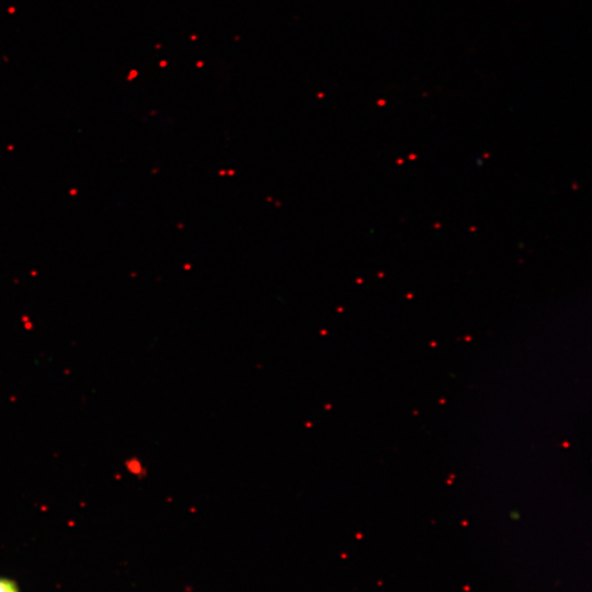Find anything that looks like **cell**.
<instances>
[{
	"label": "cell",
	"instance_id": "cell-1",
	"mask_svg": "<svg viewBox=\"0 0 592 592\" xmlns=\"http://www.w3.org/2000/svg\"><path fill=\"white\" fill-rule=\"evenodd\" d=\"M0 592H21V590L14 580L0 577Z\"/></svg>",
	"mask_w": 592,
	"mask_h": 592
}]
</instances>
